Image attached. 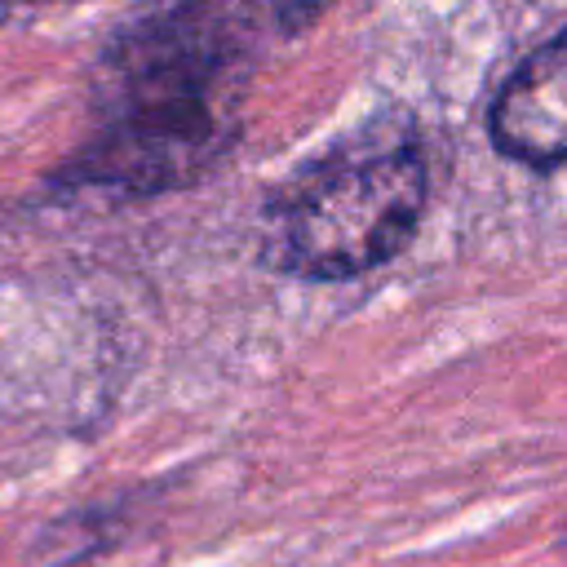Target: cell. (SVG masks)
Returning <instances> with one entry per match:
<instances>
[{
	"label": "cell",
	"instance_id": "obj_2",
	"mask_svg": "<svg viewBox=\"0 0 567 567\" xmlns=\"http://www.w3.org/2000/svg\"><path fill=\"white\" fill-rule=\"evenodd\" d=\"M430 195L425 151L385 120L297 168L266 204L261 257L270 270L337 284L385 266L416 230Z\"/></svg>",
	"mask_w": 567,
	"mask_h": 567
},
{
	"label": "cell",
	"instance_id": "obj_1",
	"mask_svg": "<svg viewBox=\"0 0 567 567\" xmlns=\"http://www.w3.org/2000/svg\"><path fill=\"white\" fill-rule=\"evenodd\" d=\"M235 66L164 9L151 13L106 53L97 124L58 182L128 199L190 186L235 137Z\"/></svg>",
	"mask_w": 567,
	"mask_h": 567
},
{
	"label": "cell",
	"instance_id": "obj_5",
	"mask_svg": "<svg viewBox=\"0 0 567 567\" xmlns=\"http://www.w3.org/2000/svg\"><path fill=\"white\" fill-rule=\"evenodd\" d=\"M9 4H44V0H9Z\"/></svg>",
	"mask_w": 567,
	"mask_h": 567
},
{
	"label": "cell",
	"instance_id": "obj_3",
	"mask_svg": "<svg viewBox=\"0 0 567 567\" xmlns=\"http://www.w3.org/2000/svg\"><path fill=\"white\" fill-rule=\"evenodd\" d=\"M487 128L501 155L532 168H567V31L501 84Z\"/></svg>",
	"mask_w": 567,
	"mask_h": 567
},
{
	"label": "cell",
	"instance_id": "obj_4",
	"mask_svg": "<svg viewBox=\"0 0 567 567\" xmlns=\"http://www.w3.org/2000/svg\"><path fill=\"white\" fill-rule=\"evenodd\" d=\"M332 0H168L164 9L213 40L230 58L257 53L266 40H288L315 22Z\"/></svg>",
	"mask_w": 567,
	"mask_h": 567
},
{
	"label": "cell",
	"instance_id": "obj_6",
	"mask_svg": "<svg viewBox=\"0 0 567 567\" xmlns=\"http://www.w3.org/2000/svg\"><path fill=\"white\" fill-rule=\"evenodd\" d=\"M563 549H567V523H563Z\"/></svg>",
	"mask_w": 567,
	"mask_h": 567
}]
</instances>
